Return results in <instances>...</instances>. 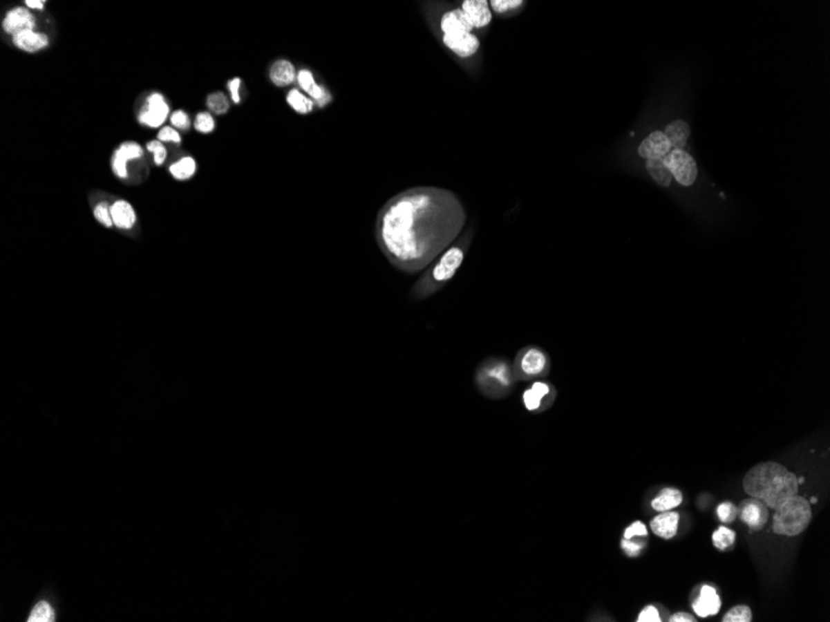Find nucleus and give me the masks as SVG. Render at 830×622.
Instances as JSON below:
<instances>
[{"label": "nucleus", "instance_id": "1", "mask_svg": "<svg viewBox=\"0 0 830 622\" xmlns=\"http://www.w3.org/2000/svg\"><path fill=\"white\" fill-rule=\"evenodd\" d=\"M465 223V207L453 191L417 187L400 191L381 207L375 238L395 269L415 275L460 238Z\"/></svg>", "mask_w": 830, "mask_h": 622}, {"label": "nucleus", "instance_id": "2", "mask_svg": "<svg viewBox=\"0 0 830 622\" xmlns=\"http://www.w3.org/2000/svg\"><path fill=\"white\" fill-rule=\"evenodd\" d=\"M798 478L783 464L773 461L752 467L744 478V489L752 498L760 500L768 509L783 505L798 494Z\"/></svg>", "mask_w": 830, "mask_h": 622}, {"label": "nucleus", "instance_id": "3", "mask_svg": "<svg viewBox=\"0 0 830 622\" xmlns=\"http://www.w3.org/2000/svg\"><path fill=\"white\" fill-rule=\"evenodd\" d=\"M471 241V234L462 235L454 244L444 251L434 263H431L424 274L420 276L417 283L413 286L411 294L414 299H424L442 290L446 283L455 277L462 267L466 256L469 245Z\"/></svg>", "mask_w": 830, "mask_h": 622}, {"label": "nucleus", "instance_id": "4", "mask_svg": "<svg viewBox=\"0 0 830 622\" xmlns=\"http://www.w3.org/2000/svg\"><path fill=\"white\" fill-rule=\"evenodd\" d=\"M772 529L778 536L797 537L806 531L812 520L811 503L795 494L775 508Z\"/></svg>", "mask_w": 830, "mask_h": 622}, {"label": "nucleus", "instance_id": "5", "mask_svg": "<svg viewBox=\"0 0 830 622\" xmlns=\"http://www.w3.org/2000/svg\"><path fill=\"white\" fill-rule=\"evenodd\" d=\"M478 384L482 393L491 397L506 395L515 381V373L510 364L502 359L487 360L478 373Z\"/></svg>", "mask_w": 830, "mask_h": 622}, {"label": "nucleus", "instance_id": "6", "mask_svg": "<svg viewBox=\"0 0 830 622\" xmlns=\"http://www.w3.org/2000/svg\"><path fill=\"white\" fill-rule=\"evenodd\" d=\"M663 160L677 183L683 187H691L695 183L699 171L695 159L690 153L683 149H671Z\"/></svg>", "mask_w": 830, "mask_h": 622}, {"label": "nucleus", "instance_id": "7", "mask_svg": "<svg viewBox=\"0 0 830 622\" xmlns=\"http://www.w3.org/2000/svg\"><path fill=\"white\" fill-rule=\"evenodd\" d=\"M547 366V355L542 349L537 347L525 348L517 355L515 375L518 379L537 378L546 373Z\"/></svg>", "mask_w": 830, "mask_h": 622}, {"label": "nucleus", "instance_id": "8", "mask_svg": "<svg viewBox=\"0 0 830 622\" xmlns=\"http://www.w3.org/2000/svg\"><path fill=\"white\" fill-rule=\"evenodd\" d=\"M297 87L305 92L316 104V109H325L332 102V93L327 88V86L320 84L314 73L310 68H301L297 70Z\"/></svg>", "mask_w": 830, "mask_h": 622}, {"label": "nucleus", "instance_id": "9", "mask_svg": "<svg viewBox=\"0 0 830 622\" xmlns=\"http://www.w3.org/2000/svg\"><path fill=\"white\" fill-rule=\"evenodd\" d=\"M169 104H167L166 98L160 92H153L148 96L146 104L142 107L138 115V121L143 126L149 129H158L166 122L169 117Z\"/></svg>", "mask_w": 830, "mask_h": 622}, {"label": "nucleus", "instance_id": "10", "mask_svg": "<svg viewBox=\"0 0 830 622\" xmlns=\"http://www.w3.org/2000/svg\"><path fill=\"white\" fill-rule=\"evenodd\" d=\"M442 41L446 49L455 54L460 59L473 57L479 53L480 39L474 32H454V34H444Z\"/></svg>", "mask_w": 830, "mask_h": 622}, {"label": "nucleus", "instance_id": "11", "mask_svg": "<svg viewBox=\"0 0 830 622\" xmlns=\"http://www.w3.org/2000/svg\"><path fill=\"white\" fill-rule=\"evenodd\" d=\"M737 514L741 520L748 525L751 531H758L767 523L769 509L761 500L751 497L741 502L737 508Z\"/></svg>", "mask_w": 830, "mask_h": 622}, {"label": "nucleus", "instance_id": "12", "mask_svg": "<svg viewBox=\"0 0 830 622\" xmlns=\"http://www.w3.org/2000/svg\"><path fill=\"white\" fill-rule=\"evenodd\" d=\"M143 154L144 152H143V148L140 143L123 142L112 156V171L115 173V176L120 179H126L129 177L127 164H129V160L141 159Z\"/></svg>", "mask_w": 830, "mask_h": 622}, {"label": "nucleus", "instance_id": "13", "mask_svg": "<svg viewBox=\"0 0 830 622\" xmlns=\"http://www.w3.org/2000/svg\"><path fill=\"white\" fill-rule=\"evenodd\" d=\"M1 26L6 34H10L12 37L20 31L34 30L37 26V19L28 10V8L15 6L6 12Z\"/></svg>", "mask_w": 830, "mask_h": 622}, {"label": "nucleus", "instance_id": "14", "mask_svg": "<svg viewBox=\"0 0 830 622\" xmlns=\"http://www.w3.org/2000/svg\"><path fill=\"white\" fill-rule=\"evenodd\" d=\"M671 146L664 133L655 131L643 140L638 148V154L645 160L649 159H664L670 152Z\"/></svg>", "mask_w": 830, "mask_h": 622}, {"label": "nucleus", "instance_id": "15", "mask_svg": "<svg viewBox=\"0 0 830 622\" xmlns=\"http://www.w3.org/2000/svg\"><path fill=\"white\" fill-rule=\"evenodd\" d=\"M460 9L465 12L474 29H484L491 24L492 12L487 0H464Z\"/></svg>", "mask_w": 830, "mask_h": 622}, {"label": "nucleus", "instance_id": "16", "mask_svg": "<svg viewBox=\"0 0 830 622\" xmlns=\"http://www.w3.org/2000/svg\"><path fill=\"white\" fill-rule=\"evenodd\" d=\"M439 29L442 35H444L454 32H473L474 26L470 23L465 12H462L460 8H456L444 12L439 21Z\"/></svg>", "mask_w": 830, "mask_h": 622}, {"label": "nucleus", "instance_id": "17", "mask_svg": "<svg viewBox=\"0 0 830 622\" xmlns=\"http://www.w3.org/2000/svg\"><path fill=\"white\" fill-rule=\"evenodd\" d=\"M12 40L15 48L30 54L41 51L48 48L50 44L49 37L46 34L35 30L20 31L12 35Z\"/></svg>", "mask_w": 830, "mask_h": 622}, {"label": "nucleus", "instance_id": "18", "mask_svg": "<svg viewBox=\"0 0 830 622\" xmlns=\"http://www.w3.org/2000/svg\"><path fill=\"white\" fill-rule=\"evenodd\" d=\"M692 609L696 615L700 617L713 616L717 615L721 609V600L713 586H702L700 596L692 605Z\"/></svg>", "mask_w": 830, "mask_h": 622}, {"label": "nucleus", "instance_id": "19", "mask_svg": "<svg viewBox=\"0 0 830 622\" xmlns=\"http://www.w3.org/2000/svg\"><path fill=\"white\" fill-rule=\"evenodd\" d=\"M271 82L277 87H287L296 84L297 70L295 65L286 59H279L269 70Z\"/></svg>", "mask_w": 830, "mask_h": 622}, {"label": "nucleus", "instance_id": "20", "mask_svg": "<svg viewBox=\"0 0 830 622\" xmlns=\"http://www.w3.org/2000/svg\"><path fill=\"white\" fill-rule=\"evenodd\" d=\"M551 386L543 381H536L523 391V406L529 411H538L543 408V400L551 395Z\"/></svg>", "mask_w": 830, "mask_h": 622}, {"label": "nucleus", "instance_id": "21", "mask_svg": "<svg viewBox=\"0 0 830 622\" xmlns=\"http://www.w3.org/2000/svg\"><path fill=\"white\" fill-rule=\"evenodd\" d=\"M679 518V513L670 511L661 512L650 522V528L658 537L671 539L677 536Z\"/></svg>", "mask_w": 830, "mask_h": 622}, {"label": "nucleus", "instance_id": "22", "mask_svg": "<svg viewBox=\"0 0 830 622\" xmlns=\"http://www.w3.org/2000/svg\"><path fill=\"white\" fill-rule=\"evenodd\" d=\"M111 215L113 225L122 230L132 229L137 221L135 209L126 200H116L113 202L111 205Z\"/></svg>", "mask_w": 830, "mask_h": 622}, {"label": "nucleus", "instance_id": "23", "mask_svg": "<svg viewBox=\"0 0 830 622\" xmlns=\"http://www.w3.org/2000/svg\"><path fill=\"white\" fill-rule=\"evenodd\" d=\"M666 140L670 143L671 149H683V147L686 146L690 135H691V129H690L689 123L683 120H677L674 122L669 123L665 127L664 132Z\"/></svg>", "mask_w": 830, "mask_h": 622}, {"label": "nucleus", "instance_id": "24", "mask_svg": "<svg viewBox=\"0 0 830 622\" xmlns=\"http://www.w3.org/2000/svg\"><path fill=\"white\" fill-rule=\"evenodd\" d=\"M286 102L290 106V109L295 111L299 115H310L314 112L316 109V104L311 98L308 97L305 92H302L299 87H292L289 92L286 93Z\"/></svg>", "mask_w": 830, "mask_h": 622}, {"label": "nucleus", "instance_id": "25", "mask_svg": "<svg viewBox=\"0 0 830 622\" xmlns=\"http://www.w3.org/2000/svg\"><path fill=\"white\" fill-rule=\"evenodd\" d=\"M683 503V494L677 488H664L652 502V507L658 512H666Z\"/></svg>", "mask_w": 830, "mask_h": 622}, {"label": "nucleus", "instance_id": "26", "mask_svg": "<svg viewBox=\"0 0 830 622\" xmlns=\"http://www.w3.org/2000/svg\"><path fill=\"white\" fill-rule=\"evenodd\" d=\"M646 171L649 176L654 179L655 183L660 187H669L672 182V174L669 168L665 165L663 159H649L645 163Z\"/></svg>", "mask_w": 830, "mask_h": 622}, {"label": "nucleus", "instance_id": "27", "mask_svg": "<svg viewBox=\"0 0 830 622\" xmlns=\"http://www.w3.org/2000/svg\"><path fill=\"white\" fill-rule=\"evenodd\" d=\"M197 162L193 157L185 156L169 167V173L177 180H188L197 173Z\"/></svg>", "mask_w": 830, "mask_h": 622}, {"label": "nucleus", "instance_id": "28", "mask_svg": "<svg viewBox=\"0 0 830 622\" xmlns=\"http://www.w3.org/2000/svg\"><path fill=\"white\" fill-rule=\"evenodd\" d=\"M207 107L214 115H225L230 109L229 98L224 92H213L207 97Z\"/></svg>", "mask_w": 830, "mask_h": 622}, {"label": "nucleus", "instance_id": "29", "mask_svg": "<svg viewBox=\"0 0 830 622\" xmlns=\"http://www.w3.org/2000/svg\"><path fill=\"white\" fill-rule=\"evenodd\" d=\"M492 14H498L500 17L506 15L511 12H516L521 9L526 3L523 0H491L489 1Z\"/></svg>", "mask_w": 830, "mask_h": 622}, {"label": "nucleus", "instance_id": "30", "mask_svg": "<svg viewBox=\"0 0 830 622\" xmlns=\"http://www.w3.org/2000/svg\"><path fill=\"white\" fill-rule=\"evenodd\" d=\"M54 620L55 612L53 610L51 605L46 601H41L35 605V607L31 611L30 616L28 617V622H53Z\"/></svg>", "mask_w": 830, "mask_h": 622}, {"label": "nucleus", "instance_id": "31", "mask_svg": "<svg viewBox=\"0 0 830 622\" xmlns=\"http://www.w3.org/2000/svg\"><path fill=\"white\" fill-rule=\"evenodd\" d=\"M735 539H736V533L725 527H719V529L713 534V545L719 550L730 548L735 543Z\"/></svg>", "mask_w": 830, "mask_h": 622}, {"label": "nucleus", "instance_id": "32", "mask_svg": "<svg viewBox=\"0 0 830 622\" xmlns=\"http://www.w3.org/2000/svg\"><path fill=\"white\" fill-rule=\"evenodd\" d=\"M194 129L202 135H209L216 129V120L210 112H199L194 120Z\"/></svg>", "mask_w": 830, "mask_h": 622}, {"label": "nucleus", "instance_id": "33", "mask_svg": "<svg viewBox=\"0 0 830 622\" xmlns=\"http://www.w3.org/2000/svg\"><path fill=\"white\" fill-rule=\"evenodd\" d=\"M724 622H751L752 621V611L748 606L739 605L732 607L731 610L726 614L724 619Z\"/></svg>", "mask_w": 830, "mask_h": 622}, {"label": "nucleus", "instance_id": "34", "mask_svg": "<svg viewBox=\"0 0 830 622\" xmlns=\"http://www.w3.org/2000/svg\"><path fill=\"white\" fill-rule=\"evenodd\" d=\"M93 216L95 219L101 223L106 227H112L113 221H112L111 205H109L107 202H102L97 204L93 209Z\"/></svg>", "mask_w": 830, "mask_h": 622}, {"label": "nucleus", "instance_id": "35", "mask_svg": "<svg viewBox=\"0 0 830 622\" xmlns=\"http://www.w3.org/2000/svg\"><path fill=\"white\" fill-rule=\"evenodd\" d=\"M171 124L177 131H189L191 122L189 115L183 110L174 111L171 116Z\"/></svg>", "mask_w": 830, "mask_h": 622}, {"label": "nucleus", "instance_id": "36", "mask_svg": "<svg viewBox=\"0 0 830 622\" xmlns=\"http://www.w3.org/2000/svg\"><path fill=\"white\" fill-rule=\"evenodd\" d=\"M146 148H147L148 152L153 154L154 164L162 165L164 163V160L167 159V149L160 140H151Z\"/></svg>", "mask_w": 830, "mask_h": 622}, {"label": "nucleus", "instance_id": "37", "mask_svg": "<svg viewBox=\"0 0 830 622\" xmlns=\"http://www.w3.org/2000/svg\"><path fill=\"white\" fill-rule=\"evenodd\" d=\"M717 516L721 522L724 523H732L736 517H737V507L735 506L731 502H725L721 503L717 507Z\"/></svg>", "mask_w": 830, "mask_h": 622}, {"label": "nucleus", "instance_id": "38", "mask_svg": "<svg viewBox=\"0 0 830 622\" xmlns=\"http://www.w3.org/2000/svg\"><path fill=\"white\" fill-rule=\"evenodd\" d=\"M645 547V544L641 540H632V539H623L621 540V548L625 552L628 556H638L641 553L643 548Z\"/></svg>", "mask_w": 830, "mask_h": 622}, {"label": "nucleus", "instance_id": "39", "mask_svg": "<svg viewBox=\"0 0 830 622\" xmlns=\"http://www.w3.org/2000/svg\"><path fill=\"white\" fill-rule=\"evenodd\" d=\"M158 140H160L162 143L163 142H172L174 144H180L182 137L179 135L178 131L173 129L172 126H166V127H162V129H160V133H158Z\"/></svg>", "mask_w": 830, "mask_h": 622}, {"label": "nucleus", "instance_id": "40", "mask_svg": "<svg viewBox=\"0 0 830 622\" xmlns=\"http://www.w3.org/2000/svg\"><path fill=\"white\" fill-rule=\"evenodd\" d=\"M646 536H648V531H646L645 525H643L641 522H634L633 525H629L625 531H624V538L625 539L646 537Z\"/></svg>", "mask_w": 830, "mask_h": 622}, {"label": "nucleus", "instance_id": "41", "mask_svg": "<svg viewBox=\"0 0 830 622\" xmlns=\"http://www.w3.org/2000/svg\"><path fill=\"white\" fill-rule=\"evenodd\" d=\"M241 79L240 77H234V79H229L227 82L229 92H230V97L232 101L235 104H240L241 102V96H240V88H241Z\"/></svg>", "mask_w": 830, "mask_h": 622}, {"label": "nucleus", "instance_id": "42", "mask_svg": "<svg viewBox=\"0 0 830 622\" xmlns=\"http://www.w3.org/2000/svg\"><path fill=\"white\" fill-rule=\"evenodd\" d=\"M660 621H661V619H660V615H659V612H658V610H657V607H654V606H646L645 609H644V610H643V611H641V612H640L639 617H638V622H660Z\"/></svg>", "mask_w": 830, "mask_h": 622}, {"label": "nucleus", "instance_id": "43", "mask_svg": "<svg viewBox=\"0 0 830 622\" xmlns=\"http://www.w3.org/2000/svg\"><path fill=\"white\" fill-rule=\"evenodd\" d=\"M692 615H690L688 612H677L670 617V622H695Z\"/></svg>", "mask_w": 830, "mask_h": 622}, {"label": "nucleus", "instance_id": "44", "mask_svg": "<svg viewBox=\"0 0 830 622\" xmlns=\"http://www.w3.org/2000/svg\"><path fill=\"white\" fill-rule=\"evenodd\" d=\"M45 0H26L25 6L29 9H35V10H43L45 6Z\"/></svg>", "mask_w": 830, "mask_h": 622}, {"label": "nucleus", "instance_id": "45", "mask_svg": "<svg viewBox=\"0 0 830 622\" xmlns=\"http://www.w3.org/2000/svg\"><path fill=\"white\" fill-rule=\"evenodd\" d=\"M811 502H812V503H817V500H815V498H812V500H811Z\"/></svg>", "mask_w": 830, "mask_h": 622}]
</instances>
